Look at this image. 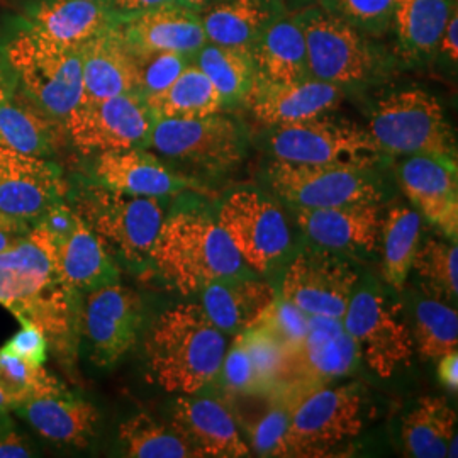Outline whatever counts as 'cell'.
Here are the masks:
<instances>
[{"instance_id":"cell-1","label":"cell","mask_w":458,"mask_h":458,"mask_svg":"<svg viewBox=\"0 0 458 458\" xmlns=\"http://www.w3.org/2000/svg\"><path fill=\"white\" fill-rule=\"evenodd\" d=\"M75 294L62 278L56 240L45 226L36 225L0 251V306L19 323L36 325L47 335L49 346L68 357L79 327Z\"/></svg>"},{"instance_id":"cell-2","label":"cell","mask_w":458,"mask_h":458,"mask_svg":"<svg viewBox=\"0 0 458 458\" xmlns=\"http://www.w3.org/2000/svg\"><path fill=\"white\" fill-rule=\"evenodd\" d=\"M226 350L225 333L214 327L200 304H179L151 327L148 370L166 393H200L217 380Z\"/></svg>"},{"instance_id":"cell-3","label":"cell","mask_w":458,"mask_h":458,"mask_svg":"<svg viewBox=\"0 0 458 458\" xmlns=\"http://www.w3.org/2000/svg\"><path fill=\"white\" fill-rule=\"evenodd\" d=\"M149 262L183 295L199 294L213 282L248 272L217 219L199 211H179L165 219Z\"/></svg>"},{"instance_id":"cell-4","label":"cell","mask_w":458,"mask_h":458,"mask_svg":"<svg viewBox=\"0 0 458 458\" xmlns=\"http://www.w3.org/2000/svg\"><path fill=\"white\" fill-rule=\"evenodd\" d=\"M369 134L380 153L431 157L457 165V141L440 100L421 89L380 98L369 119Z\"/></svg>"},{"instance_id":"cell-5","label":"cell","mask_w":458,"mask_h":458,"mask_svg":"<svg viewBox=\"0 0 458 458\" xmlns=\"http://www.w3.org/2000/svg\"><path fill=\"white\" fill-rule=\"evenodd\" d=\"M308 48L310 75L352 89L376 82L389 70V56L340 17L318 4L294 11Z\"/></svg>"},{"instance_id":"cell-6","label":"cell","mask_w":458,"mask_h":458,"mask_svg":"<svg viewBox=\"0 0 458 458\" xmlns=\"http://www.w3.org/2000/svg\"><path fill=\"white\" fill-rule=\"evenodd\" d=\"M7 62L24 94L55 119L65 123L68 114L82 102L81 48L56 45L28 30L7 47Z\"/></svg>"},{"instance_id":"cell-7","label":"cell","mask_w":458,"mask_h":458,"mask_svg":"<svg viewBox=\"0 0 458 458\" xmlns=\"http://www.w3.org/2000/svg\"><path fill=\"white\" fill-rule=\"evenodd\" d=\"M75 213L109 251L132 267L149 262L165 221L158 197L130 196L102 185L83 192Z\"/></svg>"},{"instance_id":"cell-8","label":"cell","mask_w":458,"mask_h":458,"mask_svg":"<svg viewBox=\"0 0 458 458\" xmlns=\"http://www.w3.org/2000/svg\"><path fill=\"white\" fill-rule=\"evenodd\" d=\"M282 397L291 404V457H323L340 443L359 437L365 426V395L357 384L321 386Z\"/></svg>"},{"instance_id":"cell-9","label":"cell","mask_w":458,"mask_h":458,"mask_svg":"<svg viewBox=\"0 0 458 458\" xmlns=\"http://www.w3.org/2000/svg\"><path fill=\"white\" fill-rule=\"evenodd\" d=\"M147 147L165 158L208 174H221L245 158L248 132L228 115L155 119Z\"/></svg>"},{"instance_id":"cell-10","label":"cell","mask_w":458,"mask_h":458,"mask_svg":"<svg viewBox=\"0 0 458 458\" xmlns=\"http://www.w3.org/2000/svg\"><path fill=\"white\" fill-rule=\"evenodd\" d=\"M267 148L274 160L299 165H372L380 155L367 130L325 115L272 126Z\"/></svg>"},{"instance_id":"cell-11","label":"cell","mask_w":458,"mask_h":458,"mask_svg":"<svg viewBox=\"0 0 458 458\" xmlns=\"http://www.w3.org/2000/svg\"><path fill=\"white\" fill-rule=\"evenodd\" d=\"M217 223L238 250L246 267L262 276L291 248V229L277 202L255 189H238L221 204Z\"/></svg>"},{"instance_id":"cell-12","label":"cell","mask_w":458,"mask_h":458,"mask_svg":"<svg viewBox=\"0 0 458 458\" xmlns=\"http://www.w3.org/2000/svg\"><path fill=\"white\" fill-rule=\"evenodd\" d=\"M370 165H299L274 160L267 177L274 192L295 209H325L378 202Z\"/></svg>"},{"instance_id":"cell-13","label":"cell","mask_w":458,"mask_h":458,"mask_svg":"<svg viewBox=\"0 0 458 458\" xmlns=\"http://www.w3.org/2000/svg\"><path fill=\"white\" fill-rule=\"evenodd\" d=\"M155 117L145 98L121 94L82 100L65 119L68 140L83 153H106L147 148Z\"/></svg>"},{"instance_id":"cell-14","label":"cell","mask_w":458,"mask_h":458,"mask_svg":"<svg viewBox=\"0 0 458 458\" xmlns=\"http://www.w3.org/2000/svg\"><path fill=\"white\" fill-rule=\"evenodd\" d=\"M342 323L377 376L389 378L410 363L414 348L410 329L384 295L370 289L355 291Z\"/></svg>"},{"instance_id":"cell-15","label":"cell","mask_w":458,"mask_h":458,"mask_svg":"<svg viewBox=\"0 0 458 458\" xmlns=\"http://www.w3.org/2000/svg\"><path fill=\"white\" fill-rule=\"evenodd\" d=\"M359 348L342 319L310 316L308 333L287 360L284 377L272 393L291 397L350 376L359 361Z\"/></svg>"},{"instance_id":"cell-16","label":"cell","mask_w":458,"mask_h":458,"mask_svg":"<svg viewBox=\"0 0 458 458\" xmlns=\"http://www.w3.org/2000/svg\"><path fill=\"white\" fill-rule=\"evenodd\" d=\"M357 278V272L331 251L304 250L287 267L278 295L308 316L342 319Z\"/></svg>"},{"instance_id":"cell-17","label":"cell","mask_w":458,"mask_h":458,"mask_svg":"<svg viewBox=\"0 0 458 458\" xmlns=\"http://www.w3.org/2000/svg\"><path fill=\"white\" fill-rule=\"evenodd\" d=\"M143 323L141 297L119 282L87 293L79 325L90 359L109 367L131 350Z\"/></svg>"},{"instance_id":"cell-18","label":"cell","mask_w":458,"mask_h":458,"mask_svg":"<svg viewBox=\"0 0 458 458\" xmlns=\"http://www.w3.org/2000/svg\"><path fill=\"white\" fill-rule=\"evenodd\" d=\"M65 191L56 165L0 147V216L33 228L62 202Z\"/></svg>"},{"instance_id":"cell-19","label":"cell","mask_w":458,"mask_h":458,"mask_svg":"<svg viewBox=\"0 0 458 458\" xmlns=\"http://www.w3.org/2000/svg\"><path fill=\"white\" fill-rule=\"evenodd\" d=\"M344 90L333 83L308 77L297 82H268L255 77L246 107L265 126H280L325 115L344 98Z\"/></svg>"},{"instance_id":"cell-20","label":"cell","mask_w":458,"mask_h":458,"mask_svg":"<svg viewBox=\"0 0 458 458\" xmlns=\"http://www.w3.org/2000/svg\"><path fill=\"white\" fill-rule=\"evenodd\" d=\"M117 28L132 53L172 51L191 58L208 43L202 17L175 2L130 17H119Z\"/></svg>"},{"instance_id":"cell-21","label":"cell","mask_w":458,"mask_h":458,"mask_svg":"<svg viewBox=\"0 0 458 458\" xmlns=\"http://www.w3.org/2000/svg\"><path fill=\"white\" fill-rule=\"evenodd\" d=\"M174 428L192 446L197 457H246V445L228 406L208 395L183 394L177 399Z\"/></svg>"},{"instance_id":"cell-22","label":"cell","mask_w":458,"mask_h":458,"mask_svg":"<svg viewBox=\"0 0 458 458\" xmlns=\"http://www.w3.org/2000/svg\"><path fill=\"white\" fill-rule=\"evenodd\" d=\"M399 183L418 213L457 242V165L431 157H406L399 165Z\"/></svg>"},{"instance_id":"cell-23","label":"cell","mask_w":458,"mask_h":458,"mask_svg":"<svg viewBox=\"0 0 458 458\" xmlns=\"http://www.w3.org/2000/svg\"><path fill=\"white\" fill-rule=\"evenodd\" d=\"M377 202H355L325 209H297V223L312 243L327 251L370 253L380 234Z\"/></svg>"},{"instance_id":"cell-24","label":"cell","mask_w":458,"mask_h":458,"mask_svg":"<svg viewBox=\"0 0 458 458\" xmlns=\"http://www.w3.org/2000/svg\"><path fill=\"white\" fill-rule=\"evenodd\" d=\"M98 185L115 192L141 197H166L191 187V181L174 172L143 148L98 153L94 164Z\"/></svg>"},{"instance_id":"cell-25","label":"cell","mask_w":458,"mask_h":458,"mask_svg":"<svg viewBox=\"0 0 458 458\" xmlns=\"http://www.w3.org/2000/svg\"><path fill=\"white\" fill-rule=\"evenodd\" d=\"M81 55L82 100H100L121 94H138L134 53L119 31L117 22L83 43Z\"/></svg>"},{"instance_id":"cell-26","label":"cell","mask_w":458,"mask_h":458,"mask_svg":"<svg viewBox=\"0 0 458 458\" xmlns=\"http://www.w3.org/2000/svg\"><path fill=\"white\" fill-rule=\"evenodd\" d=\"M199 294L202 311L214 327L229 335L251 327L277 295L268 284L248 272L213 282Z\"/></svg>"},{"instance_id":"cell-27","label":"cell","mask_w":458,"mask_h":458,"mask_svg":"<svg viewBox=\"0 0 458 458\" xmlns=\"http://www.w3.org/2000/svg\"><path fill=\"white\" fill-rule=\"evenodd\" d=\"M289 13L285 0H223L200 17L208 41L250 51L274 22Z\"/></svg>"},{"instance_id":"cell-28","label":"cell","mask_w":458,"mask_h":458,"mask_svg":"<svg viewBox=\"0 0 458 458\" xmlns=\"http://www.w3.org/2000/svg\"><path fill=\"white\" fill-rule=\"evenodd\" d=\"M58 268L75 293H90L119 282V268L98 234L77 214L73 228L56 240Z\"/></svg>"},{"instance_id":"cell-29","label":"cell","mask_w":458,"mask_h":458,"mask_svg":"<svg viewBox=\"0 0 458 458\" xmlns=\"http://www.w3.org/2000/svg\"><path fill=\"white\" fill-rule=\"evenodd\" d=\"M65 124L33 98L7 94L0 102V147L47 158L64 143Z\"/></svg>"},{"instance_id":"cell-30","label":"cell","mask_w":458,"mask_h":458,"mask_svg":"<svg viewBox=\"0 0 458 458\" xmlns=\"http://www.w3.org/2000/svg\"><path fill=\"white\" fill-rule=\"evenodd\" d=\"M117 21L104 0H47L34 13L30 30L56 45L81 48Z\"/></svg>"},{"instance_id":"cell-31","label":"cell","mask_w":458,"mask_h":458,"mask_svg":"<svg viewBox=\"0 0 458 458\" xmlns=\"http://www.w3.org/2000/svg\"><path fill=\"white\" fill-rule=\"evenodd\" d=\"M17 412L49 442L85 446L98 423L96 406L70 393L33 399Z\"/></svg>"},{"instance_id":"cell-32","label":"cell","mask_w":458,"mask_h":458,"mask_svg":"<svg viewBox=\"0 0 458 458\" xmlns=\"http://www.w3.org/2000/svg\"><path fill=\"white\" fill-rule=\"evenodd\" d=\"M257 77L268 82H297L311 77L302 26L295 13L278 19L250 48Z\"/></svg>"},{"instance_id":"cell-33","label":"cell","mask_w":458,"mask_h":458,"mask_svg":"<svg viewBox=\"0 0 458 458\" xmlns=\"http://www.w3.org/2000/svg\"><path fill=\"white\" fill-rule=\"evenodd\" d=\"M455 9V0H395L391 26L395 30L399 53L410 62L433 58Z\"/></svg>"},{"instance_id":"cell-34","label":"cell","mask_w":458,"mask_h":458,"mask_svg":"<svg viewBox=\"0 0 458 458\" xmlns=\"http://www.w3.org/2000/svg\"><path fill=\"white\" fill-rule=\"evenodd\" d=\"M403 443L410 457H457V412L443 397H421L403 423Z\"/></svg>"},{"instance_id":"cell-35","label":"cell","mask_w":458,"mask_h":458,"mask_svg":"<svg viewBox=\"0 0 458 458\" xmlns=\"http://www.w3.org/2000/svg\"><path fill=\"white\" fill-rule=\"evenodd\" d=\"M155 119L162 117H204L225 111L223 100L211 81L194 60L165 90L145 98Z\"/></svg>"},{"instance_id":"cell-36","label":"cell","mask_w":458,"mask_h":458,"mask_svg":"<svg viewBox=\"0 0 458 458\" xmlns=\"http://www.w3.org/2000/svg\"><path fill=\"white\" fill-rule=\"evenodd\" d=\"M194 64L211 81L225 109L243 104L257 77L248 49L221 47L211 41L197 51Z\"/></svg>"},{"instance_id":"cell-37","label":"cell","mask_w":458,"mask_h":458,"mask_svg":"<svg viewBox=\"0 0 458 458\" xmlns=\"http://www.w3.org/2000/svg\"><path fill=\"white\" fill-rule=\"evenodd\" d=\"M421 236V214L410 208H393L380 221L382 272L394 289H403L410 276Z\"/></svg>"},{"instance_id":"cell-38","label":"cell","mask_w":458,"mask_h":458,"mask_svg":"<svg viewBox=\"0 0 458 458\" xmlns=\"http://www.w3.org/2000/svg\"><path fill=\"white\" fill-rule=\"evenodd\" d=\"M119 440L124 446L126 457H197L192 446L174 425H165L147 412H140L124 421L119 428Z\"/></svg>"},{"instance_id":"cell-39","label":"cell","mask_w":458,"mask_h":458,"mask_svg":"<svg viewBox=\"0 0 458 458\" xmlns=\"http://www.w3.org/2000/svg\"><path fill=\"white\" fill-rule=\"evenodd\" d=\"M0 393L4 394L11 410L51 394L68 393L65 386L49 376L45 365L24 360L0 348Z\"/></svg>"},{"instance_id":"cell-40","label":"cell","mask_w":458,"mask_h":458,"mask_svg":"<svg viewBox=\"0 0 458 458\" xmlns=\"http://www.w3.org/2000/svg\"><path fill=\"white\" fill-rule=\"evenodd\" d=\"M414 338L423 359H440L445 353L457 350V310L437 297L423 299L416 306Z\"/></svg>"},{"instance_id":"cell-41","label":"cell","mask_w":458,"mask_h":458,"mask_svg":"<svg viewBox=\"0 0 458 458\" xmlns=\"http://www.w3.org/2000/svg\"><path fill=\"white\" fill-rule=\"evenodd\" d=\"M457 242L428 240L418 246L411 270L425 282V289L440 301H455L458 293Z\"/></svg>"},{"instance_id":"cell-42","label":"cell","mask_w":458,"mask_h":458,"mask_svg":"<svg viewBox=\"0 0 458 458\" xmlns=\"http://www.w3.org/2000/svg\"><path fill=\"white\" fill-rule=\"evenodd\" d=\"M270 395L272 399L267 411L255 423L246 426L251 448L262 457H291V404L277 393H270Z\"/></svg>"},{"instance_id":"cell-43","label":"cell","mask_w":458,"mask_h":458,"mask_svg":"<svg viewBox=\"0 0 458 458\" xmlns=\"http://www.w3.org/2000/svg\"><path fill=\"white\" fill-rule=\"evenodd\" d=\"M238 335H242L245 342L246 350L260 380L263 394L272 393L280 384L287 367L289 355L285 348L278 344L268 331L257 325L246 327L245 331Z\"/></svg>"},{"instance_id":"cell-44","label":"cell","mask_w":458,"mask_h":458,"mask_svg":"<svg viewBox=\"0 0 458 458\" xmlns=\"http://www.w3.org/2000/svg\"><path fill=\"white\" fill-rule=\"evenodd\" d=\"M318 5L369 38H378L393 24L395 0H319Z\"/></svg>"},{"instance_id":"cell-45","label":"cell","mask_w":458,"mask_h":458,"mask_svg":"<svg viewBox=\"0 0 458 458\" xmlns=\"http://www.w3.org/2000/svg\"><path fill=\"white\" fill-rule=\"evenodd\" d=\"M253 325L268 331L291 359L308 333L310 316L277 294Z\"/></svg>"},{"instance_id":"cell-46","label":"cell","mask_w":458,"mask_h":458,"mask_svg":"<svg viewBox=\"0 0 458 458\" xmlns=\"http://www.w3.org/2000/svg\"><path fill=\"white\" fill-rule=\"evenodd\" d=\"M134 60L138 75V94L147 98L165 90L194 58L172 51H153L134 53Z\"/></svg>"},{"instance_id":"cell-47","label":"cell","mask_w":458,"mask_h":458,"mask_svg":"<svg viewBox=\"0 0 458 458\" xmlns=\"http://www.w3.org/2000/svg\"><path fill=\"white\" fill-rule=\"evenodd\" d=\"M219 376L223 377V384L231 393L242 394V395H263L260 380L255 372L253 361L250 359V353L246 350L242 335H236L234 344L226 350Z\"/></svg>"},{"instance_id":"cell-48","label":"cell","mask_w":458,"mask_h":458,"mask_svg":"<svg viewBox=\"0 0 458 458\" xmlns=\"http://www.w3.org/2000/svg\"><path fill=\"white\" fill-rule=\"evenodd\" d=\"M4 348L24 360L45 365L47 357H48L49 344L47 335L36 325L21 323V329L5 344Z\"/></svg>"},{"instance_id":"cell-49","label":"cell","mask_w":458,"mask_h":458,"mask_svg":"<svg viewBox=\"0 0 458 458\" xmlns=\"http://www.w3.org/2000/svg\"><path fill=\"white\" fill-rule=\"evenodd\" d=\"M435 56H438L445 64L450 66L457 65L458 60V13L457 9L452 13L445 30H443L438 47L435 51Z\"/></svg>"},{"instance_id":"cell-50","label":"cell","mask_w":458,"mask_h":458,"mask_svg":"<svg viewBox=\"0 0 458 458\" xmlns=\"http://www.w3.org/2000/svg\"><path fill=\"white\" fill-rule=\"evenodd\" d=\"M106 2L117 16L130 17L157 9L165 4H170L172 0H106Z\"/></svg>"},{"instance_id":"cell-51","label":"cell","mask_w":458,"mask_h":458,"mask_svg":"<svg viewBox=\"0 0 458 458\" xmlns=\"http://www.w3.org/2000/svg\"><path fill=\"white\" fill-rule=\"evenodd\" d=\"M438 378L452 394L458 389V353L452 350L438 359Z\"/></svg>"},{"instance_id":"cell-52","label":"cell","mask_w":458,"mask_h":458,"mask_svg":"<svg viewBox=\"0 0 458 458\" xmlns=\"http://www.w3.org/2000/svg\"><path fill=\"white\" fill-rule=\"evenodd\" d=\"M30 229H31L30 226H24L14 219L0 216V251L11 248L21 238H24Z\"/></svg>"},{"instance_id":"cell-53","label":"cell","mask_w":458,"mask_h":458,"mask_svg":"<svg viewBox=\"0 0 458 458\" xmlns=\"http://www.w3.org/2000/svg\"><path fill=\"white\" fill-rule=\"evenodd\" d=\"M31 457V450L14 431L0 437V458Z\"/></svg>"},{"instance_id":"cell-54","label":"cell","mask_w":458,"mask_h":458,"mask_svg":"<svg viewBox=\"0 0 458 458\" xmlns=\"http://www.w3.org/2000/svg\"><path fill=\"white\" fill-rule=\"evenodd\" d=\"M172 2H175L179 5H183V7L191 9V11H196L199 14H202L204 11L211 9L213 5L223 2V0H172Z\"/></svg>"},{"instance_id":"cell-55","label":"cell","mask_w":458,"mask_h":458,"mask_svg":"<svg viewBox=\"0 0 458 458\" xmlns=\"http://www.w3.org/2000/svg\"><path fill=\"white\" fill-rule=\"evenodd\" d=\"M285 2L289 5V11H299V9H304L312 4H318L319 0H285Z\"/></svg>"},{"instance_id":"cell-56","label":"cell","mask_w":458,"mask_h":458,"mask_svg":"<svg viewBox=\"0 0 458 458\" xmlns=\"http://www.w3.org/2000/svg\"><path fill=\"white\" fill-rule=\"evenodd\" d=\"M7 411H11V406H9V403L5 401L4 394L0 393V412H7Z\"/></svg>"},{"instance_id":"cell-57","label":"cell","mask_w":458,"mask_h":458,"mask_svg":"<svg viewBox=\"0 0 458 458\" xmlns=\"http://www.w3.org/2000/svg\"><path fill=\"white\" fill-rule=\"evenodd\" d=\"M7 94H9V92L5 90V87H4V85H2V82H0V102H2L4 98H5V96H7Z\"/></svg>"},{"instance_id":"cell-58","label":"cell","mask_w":458,"mask_h":458,"mask_svg":"<svg viewBox=\"0 0 458 458\" xmlns=\"http://www.w3.org/2000/svg\"><path fill=\"white\" fill-rule=\"evenodd\" d=\"M104 2H106V0H104Z\"/></svg>"}]
</instances>
